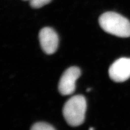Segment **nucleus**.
I'll list each match as a JSON object with an SVG mask.
<instances>
[{
    "mask_svg": "<svg viewBox=\"0 0 130 130\" xmlns=\"http://www.w3.org/2000/svg\"><path fill=\"white\" fill-rule=\"evenodd\" d=\"M89 130H94V128H93V127H90V128H89Z\"/></svg>",
    "mask_w": 130,
    "mask_h": 130,
    "instance_id": "6e6552de",
    "label": "nucleus"
},
{
    "mask_svg": "<svg viewBox=\"0 0 130 130\" xmlns=\"http://www.w3.org/2000/svg\"><path fill=\"white\" fill-rule=\"evenodd\" d=\"M30 130H55V129L50 124L40 122L32 125Z\"/></svg>",
    "mask_w": 130,
    "mask_h": 130,
    "instance_id": "423d86ee",
    "label": "nucleus"
},
{
    "mask_svg": "<svg viewBox=\"0 0 130 130\" xmlns=\"http://www.w3.org/2000/svg\"><path fill=\"white\" fill-rule=\"evenodd\" d=\"M30 5L33 8H40L52 1V0H29Z\"/></svg>",
    "mask_w": 130,
    "mask_h": 130,
    "instance_id": "0eeeda50",
    "label": "nucleus"
},
{
    "mask_svg": "<svg viewBox=\"0 0 130 130\" xmlns=\"http://www.w3.org/2000/svg\"><path fill=\"white\" fill-rule=\"evenodd\" d=\"M39 40L42 50L47 54H52L57 50L59 37L55 31L50 27L43 28L39 32Z\"/></svg>",
    "mask_w": 130,
    "mask_h": 130,
    "instance_id": "39448f33",
    "label": "nucleus"
},
{
    "mask_svg": "<svg viewBox=\"0 0 130 130\" xmlns=\"http://www.w3.org/2000/svg\"><path fill=\"white\" fill-rule=\"evenodd\" d=\"M81 75L80 70L77 67H71L64 72L60 78L58 89L63 95H71L75 89V83Z\"/></svg>",
    "mask_w": 130,
    "mask_h": 130,
    "instance_id": "7ed1b4c3",
    "label": "nucleus"
},
{
    "mask_svg": "<svg viewBox=\"0 0 130 130\" xmlns=\"http://www.w3.org/2000/svg\"><path fill=\"white\" fill-rule=\"evenodd\" d=\"M87 104L85 98L81 95L73 96L67 101L63 107L64 119L71 126H78L85 120Z\"/></svg>",
    "mask_w": 130,
    "mask_h": 130,
    "instance_id": "f03ea898",
    "label": "nucleus"
},
{
    "mask_svg": "<svg viewBox=\"0 0 130 130\" xmlns=\"http://www.w3.org/2000/svg\"><path fill=\"white\" fill-rule=\"evenodd\" d=\"M110 78L117 83L124 82L130 78V58H121L116 60L109 68Z\"/></svg>",
    "mask_w": 130,
    "mask_h": 130,
    "instance_id": "20e7f679",
    "label": "nucleus"
},
{
    "mask_svg": "<svg viewBox=\"0 0 130 130\" xmlns=\"http://www.w3.org/2000/svg\"><path fill=\"white\" fill-rule=\"evenodd\" d=\"M99 23L107 33L120 38L130 37V21L118 13L113 11L105 13L100 16Z\"/></svg>",
    "mask_w": 130,
    "mask_h": 130,
    "instance_id": "f257e3e1",
    "label": "nucleus"
},
{
    "mask_svg": "<svg viewBox=\"0 0 130 130\" xmlns=\"http://www.w3.org/2000/svg\"><path fill=\"white\" fill-rule=\"evenodd\" d=\"M23 1H29V0H23Z\"/></svg>",
    "mask_w": 130,
    "mask_h": 130,
    "instance_id": "1a4fd4ad",
    "label": "nucleus"
}]
</instances>
